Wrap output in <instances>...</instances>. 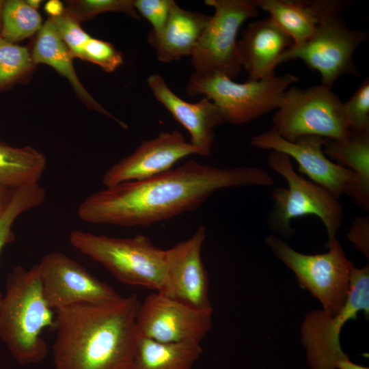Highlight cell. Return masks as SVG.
Listing matches in <instances>:
<instances>
[{
	"label": "cell",
	"mask_w": 369,
	"mask_h": 369,
	"mask_svg": "<svg viewBox=\"0 0 369 369\" xmlns=\"http://www.w3.org/2000/svg\"><path fill=\"white\" fill-rule=\"evenodd\" d=\"M175 3L173 0H134L135 10L150 23L151 31L155 33L164 27Z\"/></svg>",
	"instance_id": "1f68e13d"
},
{
	"label": "cell",
	"mask_w": 369,
	"mask_h": 369,
	"mask_svg": "<svg viewBox=\"0 0 369 369\" xmlns=\"http://www.w3.org/2000/svg\"><path fill=\"white\" fill-rule=\"evenodd\" d=\"M43 295L55 310L80 303H102L120 296L66 254L52 251L38 263Z\"/></svg>",
	"instance_id": "7c38bea8"
},
{
	"label": "cell",
	"mask_w": 369,
	"mask_h": 369,
	"mask_svg": "<svg viewBox=\"0 0 369 369\" xmlns=\"http://www.w3.org/2000/svg\"><path fill=\"white\" fill-rule=\"evenodd\" d=\"M361 311L368 317V264L353 269L346 301L336 314L331 316L323 310H312L305 316L301 327V340L310 369H337L340 361L349 359L341 347V330L348 320L356 319Z\"/></svg>",
	"instance_id": "30bf717a"
},
{
	"label": "cell",
	"mask_w": 369,
	"mask_h": 369,
	"mask_svg": "<svg viewBox=\"0 0 369 369\" xmlns=\"http://www.w3.org/2000/svg\"><path fill=\"white\" fill-rule=\"evenodd\" d=\"M33 64L26 47L8 42L0 37V92L21 79Z\"/></svg>",
	"instance_id": "4316f807"
},
{
	"label": "cell",
	"mask_w": 369,
	"mask_h": 369,
	"mask_svg": "<svg viewBox=\"0 0 369 369\" xmlns=\"http://www.w3.org/2000/svg\"><path fill=\"white\" fill-rule=\"evenodd\" d=\"M26 1L29 5L30 7H31L32 8L35 10H37L40 7V5L42 2L40 0H28Z\"/></svg>",
	"instance_id": "8d00e7d4"
},
{
	"label": "cell",
	"mask_w": 369,
	"mask_h": 369,
	"mask_svg": "<svg viewBox=\"0 0 369 369\" xmlns=\"http://www.w3.org/2000/svg\"><path fill=\"white\" fill-rule=\"evenodd\" d=\"M210 16L184 10L176 3L158 33L150 31L147 40L155 50L158 60L170 63L191 56Z\"/></svg>",
	"instance_id": "d6986e66"
},
{
	"label": "cell",
	"mask_w": 369,
	"mask_h": 369,
	"mask_svg": "<svg viewBox=\"0 0 369 369\" xmlns=\"http://www.w3.org/2000/svg\"><path fill=\"white\" fill-rule=\"evenodd\" d=\"M264 243L295 273L300 286L320 302L325 313L333 316L340 310L348 295L355 266L336 238L327 243V252L312 255L295 251L274 234H269Z\"/></svg>",
	"instance_id": "9c48e42d"
},
{
	"label": "cell",
	"mask_w": 369,
	"mask_h": 369,
	"mask_svg": "<svg viewBox=\"0 0 369 369\" xmlns=\"http://www.w3.org/2000/svg\"><path fill=\"white\" fill-rule=\"evenodd\" d=\"M211 327L212 314L157 292L139 304L136 316L138 335L163 342L201 343Z\"/></svg>",
	"instance_id": "4fadbf2b"
},
{
	"label": "cell",
	"mask_w": 369,
	"mask_h": 369,
	"mask_svg": "<svg viewBox=\"0 0 369 369\" xmlns=\"http://www.w3.org/2000/svg\"><path fill=\"white\" fill-rule=\"evenodd\" d=\"M31 56L33 64H47L66 77L78 96L90 109L111 118L122 127L128 128L125 123L115 118L94 100L83 86L73 66L74 57L50 18L38 31Z\"/></svg>",
	"instance_id": "44dd1931"
},
{
	"label": "cell",
	"mask_w": 369,
	"mask_h": 369,
	"mask_svg": "<svg viewBox=\"0 0 369 369\" xmlns=\"http://www.w3.org/2000/svg\"><path fill=\"white\" fill-rule=\"evenodd\" d=\"M299 78L272 72L258 81L236 83L224 75L193 72L185 92L191 96L204 95L221 111L225 122L242 124L277 109L284 92Z\"/></svg>",
	"instance_id": "52a82bcc"
},
{
	"label": "cell",
	"mask_w": 369,
	"mask_h": 369,
	"mask_svg": "<svg viewBox=\"0 0 369 369\" xmlns=\"http://www.w3.org/2000/svg\"><path fill=\"white\" fill-rule=\"evenodd\" d=\"M324 153L336 163L351 169L354 178L344 194L360 208L369 210V131L351 130V134L341 140L327 139Z\"/></svg>",
	"instance_id": "ffe728a7"
},
{
	"label": "cell",
	"mask_w": 369,
	"mask_h": 369,
	"mask_svg": "<svg viewBox=\"0 0 369 369\" xmlns=\"http://www.w3.org/2000/svg\"><path fill=\"white\" fill-rule=\"evenodd\" d=\"M272 122L279 135L290 142L308 135L341 140L351 134L343 102L331 88L323 84L289 87Z\"/></svg>",
	"instance_id": "ba28073f"
},
{
	"label": "cell",
	"mask_w": 369,
	"mask_h": 369,
	"mask_svg": "<svg viewBox=\"0 0 369 369\" xmlns=\"http://www.w3.org/2000/svg\"><path fill=\"white\" fill-rule=\"evenodd\" d=\"M55 310L43 295L38 264L18 265L8 274L0 303V340L23 366L42 361L48 346L42 333L55 325Z\"/></svg>",
	"instance_id": "3957f363"
},
{
	"label": "cell",
	"mask_w": 369,
	"mask_h": 369,
	"mask_svg": "<svg viewBox=\"0 0 369 369\" xmlns=\"http://www.w3.org/2000/svg\"><path fill=\"white\" fill-rule=\"evenodd\" d=\"M147 83L156 100L188 131L189 142L199 150L200 155H209L215 139V127L226 123L220 109L205 96L196 103L182 100L159 73L150 74Z\"/></svg>",
	"instance_id": "e0dca14e"
},
{
	"label": "cell",
	"mask_w": 369,
	"mask_h": 369,
	"mask_svg": "<svg viewBox=\"0 0 369 369\" xmlns=\"http://www.w3.org/2000/svg\"><path fill=\"white\" fill-rule=\"evenodd\" d=\"M201 343L163 342L138 335L131 369H192Z\"/></svg>",
	"instance_id": "603a6c76"
},
{
	"label": "cell",
	"mask_w": 369,
	"mask_h": 369,
	"mask_svg": "<svg viewBox=\"0 0 369 369\" xmlns=\"http://www.w3.org/2000/svg\"><path fill=\"white\" fill-rule=\"evenodd\" d=\"M267 165L288 184L287 188H275L271 193L273 205L268 219L269 227L275 232L288 236L293 232L290 226L293 219L315 215L326 229L328 242L335 238L344 217L339 199L297 173L290 158L284 153L271 151Z\"/></svg>",
	"instance_id": "8992f818"
},
{
	"label": "cell",
	"mask_w": 369,
	"mask_h": 369,
	"mask_svg": "<svg viewBox=\"0 0 369 369\" xmlns=\"http://www.w3.org/2000/svg\"><path fill=\"white\" fill-rule=\"evenodd\" d=\"M350 1L323 0L314 33L304 44L293 45L278 61L281 63L299 59L321 77L323 85L331 88L344 74L358 75L353 59L357 48L367 38L361 30L348 27L343 12L350 8Z\"/></svg>",
	"instance_id": "5b68a950"
},
{
	"label": "cell",
	"mask_w": 369,
	"mask_h": 369,
	"mask_svg": "<svg viewBox=\"0 0 369 369\" xmlns=\"http://www.w3.org/2000/svg\"><path fill=\"white\" fill-rule=\"evenodd\" d=\"M199 150L177 131L161 132L143 141L131 154L121 159L104 173L105 187L138 181L162 174L173 169L180 160Z\"/></svg>",
	"instance_id": "2e32d148"
},
{
	"label": "cell",
	"mask_w": 369,
	"mask_h": 369,
	"mask_svg": "<svg viewBox=\"0 0 369 369\" xmlns=\"http://www.w3.org/2000/svg\"><path fill=\"white\" fill-rule=\"evenodd\" d=\"M337 369H369L368 367L355 364L348 359L343 360L338 364Z\"/></svg>",
	"instance_id": "d590c367"
},
{
	"label": "cell",
	"mask_w": 369,
	"mask_h": 369,
	"mask_svg": "<svg viewBox=\"0 0 369 369\" xmlns=\"http://www.w3.org/2000/svg\"><path fill=\"white\" fill-rule=\"evenodd\" d=\"M327 139L318 136H303L294 142L288 141L275 131L270 130L254 136L250 144L260 149L284 153L298 163L299 172L312 182L323 187L339 199L354 178L353 172L330 160L324 153Z\"/></svg>",
	"instance_id": "5bb4252c"
},
{
	"label": "cell",
	"mask_w": 369,
	"mask_h": 369,
	"mask_svg": "<svg viewBox=\"0 0 369 369\" xmlns=\"http://www.w3.org/2000/svg\"><path fill=\"white\" fill-rule=\"evenodd\" d=\"M82 59L94 63L108 72L114 71L123 63L120 52L111 43L92 37L84 46Z\"/></svg>",
	"instance_id": "4dcf8cb0"
},
{
	"label": "cell",
	"mask_w": 369,
	"mask_h": 369,
	"mask_svg": "<svg viewBox=\"0 0 369 369\" xmlns=\"http://www.w3.org/2000/svg\"><path fill=\"white\" fill-rule=\"evenodd\" d=\"M139 304L133 294L55 310L54 369H131Z\"/></svg>",
	"instance_id": "7a4b0ae2"
},
{
	"label": "cell",
	"mask_w": 369,
	"mask_h": 369,
	"mask_svg": "<svg viewBox=\"0 0 369 369\" xmlns=\"http://www.w3.org/2000/svg\"><path fill=\"white\" fill-rule=\"evenodd\" d=\"M206 228L200 226L192 236L165 249L169 297L196 310L213 314L208 273L202 259Z\"/></svg>",
	"instance_id": "9a60e30c"
},
{
	"label": "cell",
	"mask_w": 369,
	"mask_h": 369,
	"mask_svg": "<svg viewBox=\"0 0 369 369\" xmlns=\"http://www.w3.org/2000/svg\"><path fill=\"white\" fill-rule=\"evenodd\" d=\"M46 158L31 146L14 147L0 141V186L16 189L39 183Z\"/></svg>",
	"instance_id": "cb8c5ba5"
},
{
	"label": "cell",
	"mask_w": 369,
	"mask_h": 369,
	"mask_svg": "<svg viewBox=\"0 0 369 369\" xmlns=\"http://www.w3.org/2000/svg\"><path fill=\"white\" fill-rule=\"evenodd\" d=\"M214 8V14L205 27L191 56L194 72L201 74H218L231 79L242 69L236 40L242 24L257 16L253 0H206Z\"/></svg>",
	"instance_id": "8fae6325"
},
{
	"label": "cell",
	"mask_w": 369,
	"mask_h": 369,
	"mask_svg": "<svg viewBox=\"0 0 369 369\" xmlns=\"http://www.w3.org/2000/svg\"><path fill=\"white\" fill-rule=\"evenodd\" d=\"M46 191L39 183L18 188L0 213V254L3 247L15 240L12 226L24 213L40 206L46 199ZM3 296L0 292V303Z\"/></svg>",
	"instance_id": "484cf974"
},
{
	"label": "cell",
	"mask_w": 369,
	"mask_h": 369,
	"mask_svg": "<svg viewBox=\"0 0 369 369\" xmlns=\"http://www.w3.org/2000/svg\"><path fill=\"white\" fill-rule=\"evenodd\" d=\"M293 40L295 46L308 41L315 31L323 0H253Z\"/></svg>",
	"instance_id": "7402d4cb"
},
{
	"label": "cell",
	"mask_w": 369,
	"mask_h": 369,
	"mask_svg": "<svg viewBox=\"0 0 369 369\" xmlns=\"http://www.w3.org/2000/svg\"><path fill=\"white\" fill-rule=\"evenodd\" d=\"M50 19L73 57L82 59L84 46L91 36L81 28L77 18L64 9L62 14Z\"/></svg>",
	"instance_id": "f1b7e54d"
},
{
	"label": "cell",
	"mask_w": 369,
	"mask_h": 369,
	"mask_svg": "<svg viewBox=\"0 0 369 369\" xmlns=\"http://www.w3.org/2000/svg\"><path fill=\"white\" fill-rule=\"evenodd\" d=\"M14 190L0 186V213L9 202Z\"/></svg>",
	"instance_id": "e575fe53"
},
{
	"label": "cell",
	"mask_w": 369,
	"mask_h": 369,
	"mask_svg": "<svg viewBox=\"0 0 369 369\" xmlns=\"http://www.w3.org/2000/svg\"><path fill=\"white\" fill-rule=\"evenodd\" d=\"M343 109L351 130L369 131V79H365Z\"/></svg>",
	"instance_id": "f546056e"
},
{
	"label": "cell",
	"mask_w": 369,
	"mask_h": 369,
	"mask_svg": "<svg viewBox=\"0 0 369 369\" xmlns=\"http://www.w3.org/2000/svg\"><path fill=\"white\" fill-rule=\"evenodd\" d=\"M274 182L258 167H218L189 161L150 178L105 187L84 199L77 215L90 223L147 227L196 209L217 191Z\"/></svg>",
	"instance_id": "6da1fadb"
},
{
	"label": "cell",
	"mask_w": 369,
	"mask_h": 369,
	"mask_svg": "<svg viewBox=\"0 0 369 369\" xmlns=\"http://www.w3.org/2000/svg\"><path fill=\"white\" fill-rule=\"evenodd\" d=\"M42 26L40 14L26 1H4L0 31L3 40L15 44L38 32Z\"/></svg>",
	"instance_id": "d4e9b609"
},
{
	"label": "cell",
	"mask_w": 369,
	"mask_h": 369,
	"mask_svg": "<svg viewBox=\"0 0 369 369\" xmlns=\"http://www.w3.org/2000/svg\"><path fill=\"white\" fill-rule=\"evenodd\" d=\"M241 35L238 41L241 64L250 81L274 72L282 54L294 45L292 38L270 16L249 23Z\"/></svg>",
	"instance_id": "ac0fdd59"
},
{
	"label": "cell",
	"mask_w": 369,
	"mask_h": 369,
	"mask_svg": "<svg viewBox=\"0 0 369 369\" xmlns=\"http://www.w3.org/2000/svg\"><path fill=\"white\" fill-rule=\"evenodd\" d=\"M69 241L79 251L105 266L118 281L168 297L165 250L155 246L147 236L119 238L74 230Z\"/></svg>",
	"instance_id": "277c9868"
},
{
	"label": "cell",
	"mask_w": 369,
	"mask_h": 369,
	"mask_svg": "<svg viewBox=\"0 0 369 369\" xmlns=\"http://www.w3.org/2000/svg\"><path fill=\"white\" fill-rule=\"evenodd\" d=\"M66 8L81 22L108 12H123L139 20L140 15L134 7L133 0H80L69 1Z\"/></svg>",
	"instance_id": "83f0119b"
},
{
	"label": "cell",
	"mask_w": 369,
	"mask_h": 369,
	"mask_svg": "<svg viewBox=\"0 0 369 369\" xmlns=\"http://www.w3.org/2000/svg\"><path fill=\"white\" fill-rule=\"evenodd\" d=\"M45 10L51 15V17H53L62 14L64 12V8L62 3L59 1L53 0L46 3Z\"/></svg>",
	"instance_id": "836d02e7"
},
{
	"label": "cell",
	"mask_w": 369,
	"mask_h": 369,
	"mask_svg": "<svg viewBox=\"0 0 369 369\" xmlns=\"http://www.w3.org/2000/svg\"><path fill=\"white\" fill-rule=\"evenodd\" d=\"M348 240L367 259L369 256V216H356L346 234Z\"/></svg>",
	"instance_id": "d6a6232c"
},
{
	"label": "cell",
	"mask_w": 369,
	"mask_h": 369,
	"mask_svg": "<svg viewBox=\"0 0 369 369\" xmlns=\"http://www.w3.org/2000/svg\"><path fill=\"white\" fill-rule=\"evenodd\" d=\"M3 3H4V1L0 0V31H1V26H2V13H3Z\"/></svg>",
	"instance_id": "74e56055"
}]
</instances>
